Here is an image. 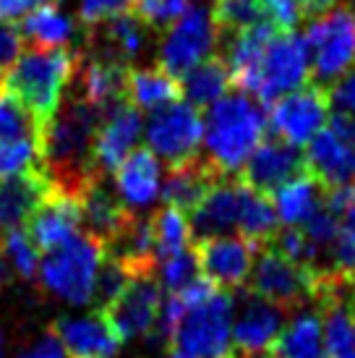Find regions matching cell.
<instances>
[{"label": "cell", "mask_w": 355, "mask_h": 358, "mask_svg": "<svg viewBox=\"0 0 355 358\" xmlns=\"http://www.w3.org/2000/svg\"><path fill=\"white\" fill-rule=\"evenodd\" d=\"M102 113L79 97H63L58 113L40 129V162L50 189L81 201L92 180L102 176L94 168V139Z\"/></svg>", "instance_id": "6da1fadb"}, {"label": "cell", "mask_w": 355, "mask_h": 358, "mask_svg": "<svg viewBox=\"0 0 355 358\" xmlns=\"http://www.w3.org/2000/svg\"><path fill=\"white\" fill-rule=\"evenodd\" d=\"M264 136V105L238 90L209 105L207 115L201 118V139L209 152L207 159L222 176H238Z\"/></svg>", "instance_id": "7a4b0ae2"}, {"label": "cell", "mask_w": 355, "mask_h": 358, "mask_svg": "<svg viewBox=\"0 0 355 358\" xmlns=\"http://www.w3.org/2000/svg\"><path fill=\"white\" fill-rule=\"evenodd\" d=\"M73 66H76L73 50L31 48L21 52L3 84L27 105L34 120L45 126L58 113L60 102L66 97V90L73 79Z\"/></svg>", "instance_id": "3957f363"}, {"label": "cell", "mask_w": 355, "mask_h": 358, "mask_svg": "<svg viewBox=\"0 0 355 358\" xmlns=\"http://www.w3.org/2000/svg\"><path fill=\"white\" fill-rule=\"evenodd\" d=\"M102 259H105V251L97 241L89 238L87 233L84 236L79 233L68 243H63L42 257V285L52 296L68 301L73 306L92 303V290H94V280L102 267Z\"/></svg>", "instance_id": "277c9868"}, {"label": "cell", "mask_w": 355, "mask_h": 358, "mask_svg": "<svg viewBox=\"0 0 355 358\" xmlns=\"http://www.w3.org/2000/svg\"><path fill=\"white\" fill-rule=\"evenodd\" d=\"M233 308H236L233 293L217 290L212 299L188 308L180 317L173 335V345L191 358H230Z\"/></svg>", "instance_id": "5b68a950"}, {"label": "cell", "mask_w": 355, "mask_h": 358, "mask_svg": "<svg viewBox=\"0 0 355 358\" xmlns=\"http://www.w3.org/2000/svg\"><path fill=\"white\" fill-rule=\"evenodd\" d=\"M303 40L311 55V76L324 87L355 66V13L347 6L308 21Z\"/></svg>", "instance_id": "8992f818"}, {"label": "cell", "mask_w": 355, "mask_h": 358, "mask_svg": "<svg viewBox=\"0 0 355 358\" xmlns=\"http://www.w3.org/2000/svg\"><path fill=\"white\" fill-rule=\"evenodd\" d=\"M311 79V55L306 40L296 31H280L266 45L256 76V102L275 105L280 97L303 90Z\"/></svg>", "instance_id": "52a82bcc"}, {"label": "cell", "mask_w": 355, "mask_h": 358, "mask_svg": "<svg viewBox=\"0 0 355 358\" xmlns=\"http://www.w3.org/2000/svg\"><path fill=\"white\" fill-rule=\"evenodd\" d=\"M314 269L298 267L285 257H280L275 249L261 246L256 249V262L248 278V293L256 299L272 303V306L282 308V311H293L300 308L306 301H314L316 288Z\"/></svg>", "instance_id": "ba28073f"}, {"label": "cell", "mask_w": 355, "mask_h": 358, "mask_svg": "<svg viewBox=\"0 0 355 358\" xmlns=\"http://www.w3.org/2000/svg\"><path fill=\"white\" fill-rule=\"evenodd\" d=\"M303 165L324 191L355 186V120L332 115L326 129L308 141Z\"/></svg>", "instance_id": "9c48e42d"}, {"label": "cell", "mask_w": 355, "mask_h": 358, "mask_svg": "<svg viewBox=\"0 0 355 358\" xmlns=\"http://www.w3.org/2000/svg\"><path fill=\"white\" fill-rule=\"evenodd\" d=\"M215 48H217V27L212 21V13L204 6H194L173 27L165 29L157 50V66L178 79L201 60H207Z\"/></svg>", "instance_id": "30bf717a"}, {"label": "cell", "mask_w": 355, "mask_h": 358, "mask_svg": "<svg viewBox=\"0 0 355 358\" xmlns=\"http://www.w3.org/2000/svg\"><path fill=\"white\" fill-rule=\"evenodd\" d=\"M326 123H329V100L326 90L319 84H306L303 90L280 97L275 105H269L266 115V131H272V136L298 150L314 139L316 134H321Z\"/></svg>", "instance_id": "8fae6325"}, {"label": "cell", "mask_w": 355, "mask_h": 358, "mask_svg": "<svg viewBox=\"0 0 355 358\" xmlns=\"http://www.w3.org/2000/svg\"><path fill=\"white\" fill-rule=\"evenodd\" d=\"M201 147V115L188 102H173L154 110L147 120V150L175 168L198 157Z\"/></svg>", "instance_id": "7c38bea8"}, {"label": "cell", "mask_w": 355, "mask_h": 358, "mask_svg": "<svg viewBox=\"0 0 355 358\" xmlns=\"http://www.w3.org/2000/svg\"><path fill=\"white\" fill-rule=\"evenodd\" d=\"M159 306H162V290L157 278L141 275V278H131L118 299L99 314H105L113 332L123 343V340L149 335L159 317Z\"/></svg>", "instance_id": "4fadbf2b"}, {"label": "cell", "mask_w": 355, "mask_h": 358, "mask_svg": "<svg viewBox=\"0 0 355 358\" xmlns=\"http://www.w3.org/2000/svg\"><path fill=\"white\" fill-rule=\"evenodd\" d=\"M196 264L201 267V275L215 282L219 290H246L251 269H254V257L256 246H251L246 238L238 236H219V238L198 241Z\"/></svg>", "instance_id": "5bb4252c"}, {"label": "cell", "mask_w": 355, "mask_h": 358, "mask_svg": "<svg viewBox=\"0 0 355 358\" xmlns=\"http://www.w3.org/2000/svg\"><path fill=\"white\" fill-rule=\"evenodd\" d=\"M303 173H306L303 152L298 147L285 144L277 136H264L238 176H240V180L246 183L248 189L269 196L280 186H285L287 180L298 178Z\"/></svg>", "instance_id": "9a60e30c"}, {"label": "cell", "mask_w": 355, "mask_h": 358, "mask_svg": "<svg viewBox=\"0 0 355 358\" xmlns=\"http://www.w3.org/2000/svg\"><path fill=\"white\" fill-rule=\"evenodd\" d=\"M66 358H115L120 340L105 314L92 311L84 317H58L50 327Z\"/></svg>", "instance_id": "2e32d148"}, {"label": "cell", "mask_w": 355, "mask_h": 358, "mask_svg": "<svg viewBox=\"0 0 355 358\" xmlns=\"http://www.w3.org/2000/svg\"><path fill=\"white\" fill-rule=\"evenodd\" d=\"M141 136V113L131 102H120L102 115V123L94 139V168L102 176H110L120 168V162L136 150Z\"/></svg>", "instance_id": "e0dca14e"}, {"label": "cell", "mask_w": 355, "mask_h": 358, "mask_svg": "<svg viewBox=\"0 0 355 358\" xmlns=\"http://www.w3.org/2000/svg\"><path fill=\"white\" fill-rule=\"evenodd\" d=\"M243 189H246V183L238 176H222L207 196L198 201V207L191 212V222H188L191 233L198 241H207L219 238L233 228H238Z\"/></svg>", "instance_id": "ac0fdd59"}, {"label": "cell", "mask_w": 355, "mask_h": 358, "mask_svg": "<svg viewBox=\"0 0 355 358\" xmlns=\"http://www.w3.org/2000/svg\"><path fill=\"white\" fill-rule=\"evenodd\" d=\"M79 225H84L81 201L50 189L48 199L42 201L40 209L29 220V241L34 249H42V254H48L68 243L73 236H79Z\"/></svg>", "instance_id": "d6986e66"}, {"label": "cell", "mask_w": 355, "mask_h": 358, "mask_svg": "<svg viewBox=\"0 0 355 358\" xmlns=\"http://www.w3.org/2000/svg\"><path fill=\"white\" fill-rule=\"evenodd\" d=\"M240 293H243V306L233 327V348L246 356L269 353L277 335L285 327V311L251 296L248 290Z\"/></svg>", "instance_id": "ffe728a7"}, {"label": "cell", "mask_w": 355, "mask_h": 358, "mask_svg": "<svg viewBox=\"0 0 355 358\" xmlns=\"http://www.w3.org/2000/svg\"><path fill=\"white\" fill-rule=\"evenodd\" d=\"M159 162L147 147L133 150L115 170V196L131 215L152 207L159 196Z\"/></svg>", "instance_id": "44dd1931"}, {"label": "cell", "mask_w": 355, "mask_h": 358, "mask_svg": "<svg viewBox=\"0 0 355 358\" xmlns=\"http://www.w3.org/2000/svg\"><path fill=\"white\" fill-rule=\"evenodd\" d=\"M81 215H84L87 236L97 241L102 251L131 217V212L120 204L115 191L108 186V176H97L81 194Z\"/></svg>", "instance_id": "7402d4cb"}, {"label": "cell", "mask_w": 355, "mask_h": 358, "mask_svg": "<svg viewBox=\"0 0 355 358\" xmlns=\"http://www.w3.org/2000/svg\"><path fill=\"white\" fill-rule=\"evenodd\" d=\"M219 178H222V173L207 157L198 155L188 162L170 168L159 194H162L168 207H175L186 215V212H194L198 207V201L207 196Z\"/></svg>", "instance_id": "603a6c76"}, {"label": "cell", "mask_w": 355, "mask_h": 358, "mask_svg": "<svg viewBox=\"0 0 355 358\" xmlns=\"http://www.w3.org/2000/svg\"><path fill=\"white\" fill-rule=\"evenodd\" d=\"M50 180L45 173H24L0 178V233L21 230L31 215L48 199Z\"/></svg>", "instance_id": "cb8c5ba5"}, {"label": "cell", "mask_w": 355, "mask_h": 358, "mask_svg": "<svg viewBox=\"0 0 355 358\" xmlns=\"http://www.w3.org/2000/svg\"><path fill=\"white\" fill-rule=\"evenodd\" d=\"M269 353L275 358H326L319 306L300 308L277 335Z\"/></svg>", "instance_id": "d4e9b609"}, {"label": "cell", "mask_w": 355, "mask_h": 358, "mask_svg": "<svg viewBox=\"0 0 355 358\" xmlns=\"http://www.w3.org/2000/svg\"><path fill=\"white\" fill-rule=\"evenodd\" d=\"M272 207L277 220L285 222V228H300L324 207V189L308 173H303L275 191Z\"/></svg>", "instance_id": "484cf974"}, {"label": "cell", "mask_w": 355, "mask_h": 358, "mask_svg": "<svg viewBox=\"0 0 355 358\" xmlns=\"http://www.w3.org/2000/svg\"><path fill=\"white\" fill-rule=\"evenodd\" d=\"M180 97V81L159 66L129 69L126 76V100L136 110H159Z\"/></svg>", "instance_id": "4316f807"}, {"label": "cell", "mask_w": 355, "mask_h": 358, "mask_svg": "<svg viewBox=\"0 0 355 358\" xmlns=\"http://www.w3.org/2000/svg\"><path fill=\"white\" fill-rule=\"evenodd\" d=\"M76 29L81 27H76L73 19H68L55 3L31 8L19 27L24 42H31L40 50H60L76 37Z\"/></svg>", "instance_id": "83f0119b"}, {"label": "cell", "mask_w": 355, "mask_h": 358, "mask_svg": "<svg viewBox=\"0 0 355 358\" xmlns=\"http://www.w3.org/2000/svg\"><path fill=\"white\" fill-rule=\"evenodd\" d=\"M230 87H233V79H230L227 63L219 55H209L207 60H201L188 73H183L180 94L188 97V105L207 108V105H215L217 100H222Z\"/></svg>", "instance_id": "f1b7e54d"}, {"label": "cell", "mask_w": 355, "mask_h": 358, "mask_svg": "<svg viewBox=\"0 0 355 358\" xmlns=\"http://www.w3.org/2000/svg\"><path fill=\"white\" fill-rule=\"evenodd\" d=\"M277 222L280 220H277V212L272 207V199L246 186L243 201H240V217H238L240 238H246L251 246L261 249L277 236Z\"/></svg>", "instance_id": "f546056e"}, {"label": "cell", "mask_w": 355, "mask_h": 358, "mask_svg": "<svg viewBox=\"0 0 355 358\" xmlns=\"http://www.w3.org/2000/svg\"><path fill=\"white\" fill-rule=\"evenodd\" d=\"M152 236H154V251H157V262L159 259H168L173 254H180V251L191 249V225H188L186 215L175 207H159L154 215H152Z\"/></svg>", "instance_id": "4dcf8cb0"}, {"label": "cell", "mask_w": 355, "mask_h": 358, "mask_svg": "<svg viewBox=\"0 0 355 358\" xmlns=\"http://www.w3.org/2000/svg\"><path fill=\"white\" fill-rule=\"evenodd\" d=\"M209 13L217 27V42L266 21L259 0H215Z\"/></svg>", "instance_id": "1f68e13d"}, {"label": "cell", "mask_w": 355, "mask_h": 358, "mask_svg": "<svg viewBox=\"0 0 355 358\" xmlns=\"http://www.w3.org/2000/svg\"><path fill=\"white\" fill-rule=\"evenodd\" d=\"M40 123L34 120L27 105L8 90H0V141L10 139H37L40 141Z\"/></svg>", "instance_id": "d6a6232c"}, {"label": "cell", "mask_w": 355, "mask_h": 358, "mask_svg": "<svg viewBox=\"0 0 355 358\" xmlns=\"http://www.w3.org/2000/svg\"><path fill=\"white\" fill-rule=\"evenodd\" d=\"M42 173L40 141L37 139H10L0 141V178Z\"/></svg>", "instance_id": "836d02e7"}, {"label": "cell", "mask_w": 355, "mask_h": 358, "mask_svg": "<svg viewBox=\"0 0 355 358\" xmlns=\"http://www.w3.org/2000/svg\"><path fill=\"white\" fill-rule=\"evenodd\" d=\"M191 0H131V13L152 31L173 27L188 10Z\"/></svg>", "instance_id": "e575fe53"}, {"label": "cell", "mask_w": 355, "mask_h": 358, "mask_svg": "<svg viewBox=\"0 0 355 358\" xmlns=\"http://www.w3.org/2000/svg\"><path fill=\"white\" fill-rule=\"evenodd\" d=\"M154 278H157L159 288H168L170 293L183 290L188 282H194L198 278V264L194 249H186L180 254H173L168 259H159L157 269H154Z\"/></svg>", "instance_id": "d590c367"}, {"label": "cell", "mask_w": 355, "mask_h": 358, "mask_svg": "<svg viewBox=\"0 0 355 358\" xmlns=\"http://www.w3.org/2000/svg\"><path fill=\"white\" fill-rule=\"evenodd\" d=\"M329 269L350 275L355 269V201L337 217V238L329 254Z\"/></svg>", "instance_id": "8d00e7d4"}, {"label": "cell", "mask_w": 355, "mask_h": 358, "mask_svg": "<svg viewBox=\"0 0 355 358\" xmlns=\"http://www.w3.org/2000/svg\"><path fill=\"white\" fill-rule=\"evenodd\" d=\"M3 254L8 259L13 269L19 272L21 278L31 280L40 269V254L31 246L29 236L24 230H10V233H3Z\"/></svg>", "instance_id": "74e56055"}, {"label": "cell", "mask_w": 355, "mask_h": 358, "mask_svg": "<svg viewBox=\"0 0 355 358\" xmlns=\"http://www.w3.org/2000/svg\"><path fill=\"white\" fill-rule=\"evenodd\" d=\"M129 280L131 278L115 264V262L102 259V267H99L97 280H94V290H92L94 311H105V308L120 296V290L129 285Z\"/></svg>", "instance_id": "f35d334b"}, {"label": "cell", "mask_w": 355, "mask_h": 358, "mask_svg": "<svg viewBox=\"0 0 355 358\" xmlns=\"http://www.w3.org/2000/svg\"><path fill=\"white\" fill-rule=\"evenodd\" d=\"M126 10H131V0H79V27L92 29Z\"/></svg>", "instance_id": "ab89813d"}, {"label": "cell", "mask_w": 355, "mask_h": 358, "mask_svg": "<svg viewBox=\"0 0 355 358\" xmlns=\"http://www.w3.org/2000/svg\"><path fill=\"white\" fill-rule=\"evenodd\" d=\"M326 100H329V108L335 110V115L355 120V66L337 81H332V87L326 90Z\"/></svg>", "instance_id": "60d3db41"}, {"label": "cell", "mask_w": 355, "mask_h": 358, "mask_svg": "<svg viewBox=\"0 0 355 358\" xmlns=\"http://www.w3.org/2000/svg\"><path fill=\"white\" fill-rule=\"evenodd\" d=\"M266 21H272L280 31H293L303 21L300 0H259Z\"/></svg>", "instance_id": "b9f144b4"}, {"label": "cell", "mask_w": 355, "mask_h": 358, "mask_svg": "<svg viewBox=\"0 0 355 358\" xmlns=\"http://www.w3.org/2000/svg\"><path fill=\"white\" fill-rule=\"evenodd\" d=\"M24 50V37L16 24L10 21H0V69L13 66Z\"/></svg>", "instance_id": "7bdbcfd3"}, {"label": "cell", "mask_w": 355, "mask_h": 358, "mask_svg": "<svg viewBox=\"0 0 355 358\" xmlns=\"http://www.w3.org/2000/svg\"><path fill=\"white\" fill-rule=\"evenodd\" d=\"M55 0H0V21H13L27 16L31 8H40V6H50Z\"/></svg>", "instance_id": "ee69618b"}, {"label": "cell", "mask_w": 355, "mask_h": 358, "mask_svg": "<svg viewBox=\"0 0 355 358\" xmlns=\"http://www.w3.org/2000/svg\"><path fill=\"white\" fill-rule=\"evenodd\" d=\"M16 358H66V353H63V348L58 345V340L48 332L37 345H31L29 350H21Z\"/></svg>", "instance_id": "f6af8a7d"}, {"label": "cell", "mask_w": 355, "mask_h": 358, "mask_svg": "<svg viewBox=\"0 0 355 358\" xmlns=\"http://www.w3.org/2000/svg\"><path fill=\"white\" fill-rule=\"evenodd\" d=\"M230 358H275L272 353H259V356H246V353H238L236 348H233V356Z\"/></svg>", "instance_id": "bcb514c9"}, {"label": "cell", "mask_w": 355, "mask_h": 358, "mask_svg": "<svg viewBox=\"0 0 355 358\" xmlns=\"http://www.w3.org/2000/svg\"><path fill=\"white\" fill-rule=\"evenodd\" d=\"M162 358H191V356H186V353H180V350H170L168 356H162Z\"/></svg>", "instance_id": "7dc6e473"}, {"label": "cell", "mask_w": 355, "mask_h": 358, "mask_svg": "<svg viewBox=\"0 0 355 358\" xmlns=\"http://www.w3.org/2000/svg\"><path fill=\"white\" fill-rule=\"evenodd\" d=\"M6 356V340H3V332H0V358Z\"/></svg>", "instance_id": "c3c4849f"}, {"label": "cell", "mask_w": 355, "mask_h": 358, "mask_svg": "<svg viewBox=\"0 0 355 358\" xmlns=\"http://www.w3.org/2000/svg\"><path fill=\"white\" fill-rule=\"evenodd\" d=\"M3 280H6V262L0 259V282H3Z\"/></svg>", "instance_id": "681fc988"}, {"label": "cell", "mask_w": 355, "mask_h": 358, "mask_svg": "<svg viewBox=\"0 0 355 358\" xmlns=\"http://www.w3.org/2000/svg\"><path fill=\"white\" fill-rule=\"evenodd\" d=\"M350 10L355 13V0H350Z\"/></svg>", "instance_id": "f907efd6"}, {"label": "cell", "mask_w": 355, "mask_h": 358, "mask_svg": "<svg viewBox=\"0 0 355 358\" xmlns=\"http://www.w3.org/2000/svg\"><path fill=\"white\" fill-rule=\"evenodd\" d=\"M0 87H3V73H0Z\"/></svg>", "instance_id": "816d5d0a"}]
</instances>
